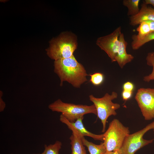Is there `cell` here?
Wrapping results in <instances>:
<instances>
[{
	"mask_svg": "<svg viewBox=\"0 0 154 154\" xmlns=\"http://www.w3.org/2000/svg\"><path fill=\"white\" fill-rule=\"evenodd\" d=\"M61 142L57 141L53 144H50L48 146L44 145V150L41 154H59V151L61 148Z\"/></svg>",
	"mask_w": 154,
	"mask_h": 154,
	"instance_id": "obj_17",
	"label": "cell"
},
{
	"mask_svg": "<svg viewBox=\"0 0 154 154\" xmlns=\"http://www.w3.org/2000/svg\"><path fill=\"white\" fill-rule=\"evenodd\" d=\"M154 129V121L143 129L127 135L120 149L122 154H135L139 149L152 143L154 139L148 140L144 139L143 137L147 131Z\"/></svg>",
	"mask_w": 154,
	"mask_h": 154,
	"instance_id": "obj_6",
	"label": "cell"
},
{
	"mask_svg": "<svg viewBox=\"0 0 154 154\" xmlns=\"http://www.w3.org/2000/svg\"><path fill=\"white\" fill-rule=\"evenodd\" d=\"M90 82L94 85L98 86L102 83L104 80L103 74L100 72H96L90 74Z\"/></svg>",
	"mask_w": 154,
	"mask_h": 154,
	"instance_id": "obj_19",
	"label": "cell"
},
{
	"mask_svg": "<svg viewBox=\"0 0 154 154\" xmlns=\"http://www.w3.org/2000/svg\"><path fill=\"white\" fill-rule=\"evenodd\" d=\"M77 46L76 35L72 33L65 32L51 41L46 49V54L54 61L66 58L73 55Z\"/></svg>",
	"mask_w": 154,
	"mask_h": 154,
	"instance_id": "obj_2",
	"label": "cell"
},
{
	"mask_svg": "<svg viewBox=\"0 0 154 154\" xmlns=\"http://www.w3.org/2000/svg\"><path fill=\"white\" fill-rule=\"evenodd\" d=\"M147 64L149 66L153 67L152 71L150 74L143 77L144 81L149 82L154 80V52H150L147 54L146 57Z\"/></svg>",
	"mask_w": 154,
	"mask_h": 154,
	"instance_id": "obj_16",
	"label": "cell"
},
{
	"mask_svg": "<svg viewBox=\"0 0 154 154\" xmlns=\"http://www.w3.org/2000/svg\"><path fill=\"white\" fill-rule=\"evenodd\" d=\"M144 1L146 4H150L154 7V0H145Z\"/></svg>",
	"mask_w": 154,
	"mask_h": 154,
	"instance_id": "obj_25",
	"label": "cell"
},
{
	"mask_svg": "<svg viewBox=\"0 0 154 154\" xmlns=\"http://www.w3.org/2000/svg\"><path fill=\"white\" fill-rule=\"evenodd\" d=\"M54 71L60 80V86L67 82L74 87L80 88L87 81L88 75L83 66L74 55L70 57L54 61Z\"/></svg>",
	"mask_w": 154,
	"mask_h": 154,
	"instance_id": "obj_1",
	"label": "cell"
},
{
	"mask_svg": "<svg viewBox=\"0 0 154 154\" xmlns=\"http://www.w3.org/2000/svg\"><path fill=\"white\" fill-rule=\"evenodd\" d=\"M136 31L138 32V34L132 36V42H136L141 40L151 33L149 25L145 21L139 24Z\"/></svg>",
	"mask_w": 154,
	"mask_h": 154,
	"instance_id": "obj_14",
	"label": "cell"
},
{
	"mask_svg": "<svg viewBox=\"0 0 154 154\" xmlns=\"http://www.w3.org/2000/svg\"><path fill=\"white\" fill-rule=\"evenodd\" d=\"M153 131H154V129H153Z\"/></svg>",
	"mask_w": 154,
	"mask_h": 154,
	"instance_id": "obj_26",
	"label": "cell"
},
{
	"mask_svg": "<svg viewBox=\"0 0 154 154\" xmlns=\"http://www.w3.org/2000/svg\"><path fill=\"white\" fill-rule=\"evenodd\" d=\"M129 134L128 127L124 126L118 119H114L103 134V142L106 152L120 150L125 138Z\"/></svg>",
	"mask_w": 154,
	"mask_h": 154,
	"instance_id": "obj_4",
	"label": "cell"
},
{
	"mask_svg": "<svg viewBox=\"0 0 154 154\" xmlns=\"http://www.w3.org/2000/svg\"><path fill=\"white\" fill-rule=\"evenodd\" d=\"M3 92L1 91H0V112H2L4 110L5 106V105L3 100L2 98V95Z\"/></svg>",
	"mask_w": 154,
	"mask_h": 154,
	"instance_id": "obj_22",
	"label": "cell"
},
{
	"mask_svg": "<svg viewBox=\"0 0 154 154\" xmlns=\"http://www.w3.org/2000/svg\"><path fill=\"white\" fill-rule=\"evenodd\" d=\"M140 0H123V4L128 9L127 15L130 17L135 16L139 12Z\"/></svg>",
	"mask_w": 154,
	"mask_h": 154,
	"instance_id": "obj_15",
	"label": "cell"
},
{
	"mask_svg": "<svg viewBox=\"0 0 154 154\" xmlns=\"http://www.w3.org/2000/svg\"><path fill=\"white\" fill-rule=\"evenodd\" d=\"M135 99L144 119L146 120L154 119V88H140Z\"/></svg>",
	"mask_w": 154,
	"mask_h": 154,
	"instance_id": "obj_7",
	"label": "cell"
},
{
	"mask_svg": "<svg viewBox=\"0 0 154 154\" xmlns=\"http://www.w3.org/2000/svg\"><path fill=\"white\" fill-rule=\"evenodd\" d=\"M48 108L53 112H61L70 122H75L79 118L88 114L97 115L96 109L94 105L75 104L63 102L58 99L48 106Z\"/></svg>",
	"mask_w": 154,
	"mask_h": 154,
	"instance_id": "obj_3",
	"label": "cell"
},
{
	"mask_svg": "<svg viewBox=\"0 0 154 154\" xmlns=\"http://www.w3.org/2000/svg\"><path fill=\"white\" fill-rule=\"evenodd\" d=\"M133 92L123 90L121 96L123 100L125 102L129 99L132 96Z\"/></svg>",
	"mask_w": 154,
	"mask_h": 154,
	"instance_id": "obj_21",
	"label": "cell"
},
{
	"mask_svg": "<svg viewBox=\"0 0 154 154\" xmlns=\"http://www.w3.org/2000/svg\"><path fill=\"white\" fill-rule=\"evenodd\" d=\"M134 89V86L131 82L127 81L125 82L123 85V90L133 92Z\"/></svg>",
	"mask_w": 154,
	"mask_h": 154,
	"instance_id": "obj_20",
	"label": "cell"
},
{
	"mask_svg": "<svg viewBox=\"0 0 154 154\" xmlns=\"http://www.w3.org/2000/svg\"><path fill=\"white\" fill-rule=\"evenodd\" d=\"M104 154H122L120 150L109 152H106Z\"/></svg>",
	"mask_w": 154,
	"mask_h": 154,
	"instance_id": "obj_24",
	"label": "cell"
},
{
	"mask_svg": "<svg viewBox=\"0 0 154 154\" xmlns=\"http://www.w3.org/2000/svg\"><path fill=\"white\" fill-rule=\"evenodd\" d=\"M82 138L72 132L70 138L72 152L71 154H87Z\"/></svg>",
	"mask_w": 154,
	"mask_h": 154,
	"instance_id": "obj_12",
	"label": "cell"
},
{
	"mask_svg": "<svg viewBox=\"0 0 154 154\" xmlns=\"http://www.w3.org/2000/svg\"><path fill=\"white\" fill-rule=\"evenodd\" d=\"M83 145L86 147L90 154H104L106 149L103 142L96 145L86 139L84 137L82 139Z\"/></svg>",
	"mask_w": 154,
	"mask_h": 154,
	"instance_id": "obj_13",
	"label": "cell"
},
{
	"mask_svg": "<svg viewBox=\"0 0 154 154\" xmlns=\"http://www.w3.org/2000/svg\"><path fill=\"white\" fill-rule=\"evenodd\" d=\"M118 96L117 93L113 92L110 94L106 93L102 97L96 98L92 95L89 96L90 101L92 102L96 109L97 116L100 119L102 124V132H105L106 125L108 118L111 116L117 115L116 110L119 109L120 105L114 103L112 101L116 98Z\"/></svg>",
	"mask_w": 154,
	"mask_h": 154,
	"instance_id": "obj_5",
	"label": "cell"
},
{
	"mask_svg": "<svg viewBox=\"0 0 154 154\" xmlns=\"http://www.w3.org/2000/svg\"></svg>",
	"mask_w": 154,
	"mask_h": 154,
	"instance_id": "obj_27",
	"label": "cell"
},
{
	"mask_svg": "<svg viewBox=\"0 0 154 154\" xmlns=\"http://www.w3.org/2000/svg\"><path fill=\"white\" fill-rule=\"evenodd\" d=\"M153 40H154V32L151 33L141 40L136 42H131V47L133 50H137L145 43Z\"/></svg>",
	"mask_w": 154,
	"mask_h": 154,
	"instance_id": "obj_18",
	"label": "cell"
},
{
	"mask_svg": "<svg viewBox=\"0 0 154 154\" xmlns=\"http://www.w3.org/2000/svg\"><path fill=\"white\" fill-rule=\"evenodd\" d=\"M121 29L119 26L110 34L98 38L96 41L97 45L106 52L112 62H116Z\"/></svg>",
	"mask_w": 154,
	"mask_h": 154,
	"instance_id": "obj_8",
	"label": "cell"
},
{
	"mask_svg": "<svg viewBox=\"0 0 154 154\" xmlns=\"http://www.w3.org/2000/svg\"><path fill=\"white\" fill-rule=\"evenodd\" d=\"M147 21H154V9L148 6L143 1L138 13L130 17L129 24L135 26Z\"/></svg>",
	"mask_w": 154,
	"mask_h": 154,
	"instance_id": "obj_10",
	"label": "cell"
},
{
	"mask_svg": "<svg viewBox=\"0 0 154 154\" xmlns=\"http://www.w3.org/2000/svg\"><path fill=\"white\" fill-rule=\"evenodd\" d=\"M84 117L78 118L74 122H70L62 114L60 116V120L62 123L66 124L68 128L72 132L76 133L82 138L84 136L91 137L94 140H100L103 141L104 135H97L94 134L87 130L84 127L82 121Z\"/></svg>",
	"mask_w": 154,
	"mask_h": 154,
	"instance_id": "obj_9",
	"label": "cell"
},
{
	"mask_svg": "<svg viewBox=\"0 0 154 154\" xmlns=\"http://www.w3.org/2000/svg\"><path fill=\"white\" fill-rule=\"evenodd\" d=\"M145 21L148 24L151 33L154 32V21Z\"/></svg>",
	"mask_w": 154,
	"mask_h": 154,
	"instance_id": "obj_23",
	"label": "cell"
},
{
	"mask_svg": "<svg viewBox=\"0 0 154 154\" xmlns=\"http://www.w3.org/2000/svg\"><path fill=\"white\" fill-rule=\"evenodd\" d=\"M119 39V46L116 61L117 62L120 68H122L127 64L131 62L134 57L132 55L127 52L126 48L128 43L125 40L123 33L120 34Z\"/></svg>",
	"mask_w": 154,
	"mask_h": 154,
	"instance_id": "obj_11",
	"label": "cell"
}]
</instances>
